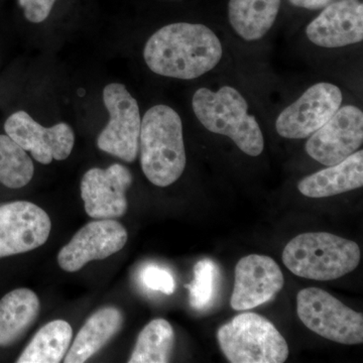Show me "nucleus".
<instances>
[{
    "label": "nucleus",
    "instance_id": "nucleus-12",
    "mask_svg": "<svg viewBox=\"0 0 363 363\" xmlns=\"http://www.w3.org/2000/svg\"><path fill=\"white\" fill-rule=\"evenodd\" d=\"M128 238L126 229L113 219L90 222L60 250L59 266L68 272L80 271L88 262L107 259L123 250Z\"/></svg>",
    "mask_w": 363,
    "mask_h": 363
},
{
    "label": "nucleus",
    "instance_id": "nucleus-19",
    "mask_svg": "<svg viewBox=\"0 0 363 363\" xmlns=\"http://www.w3.org/2000/svg\"><path fill=\"white\" fill-rule=\"evenodd\" d=\"M40 300L28 289H16L0 300V346L18 340L35 321Z\"/></svg>",
    "mask_w": 363,
    "mask_h": 363
},
{
    "label": "nucleus",
    "instance_id": "nucleus-22",
    "mask_svg": "<svg viewBox=\"0 0 363 363\" xmlns=\"http://www.w3.org/2000/svg\"><path fill=\"white\" fill-rule=\"evenodd\" d=\"M35 173L32 159L9 135H0V183L11 189L25 187Z\"/></svg>",
    "mask_w": 363,
    "mask_h": 363
},
{
    "label": "nucleus",
    "instance_id": "nucleus-3",
    "mask_svg": "<svg viewBox=\"0 0 363 363\" xmlns=\"http://www.w3.org/2000/svg\"><path fill=\"white\" fill-rule=\"evenodd\" d=\"M193 111L206 130L233 140L238 149L257 157L264 147V135L240 91L223 86L217 91L200 88L192 99Z\"/></svg>",
    "mask_w": 363,
    "mask_h": 363
},
{
    "label": "nucleus",
    "instance_id": "nucleus-26",
    "mask_svg": "<svg viewBox=\"0 0 363 363\" xmlns=\"http://www.w3.org/2000/svg\"><path fill=\"white\" fill-rule=\"evenodd\" d=\"M293 6L307 9H319L328 6L332 0H290Z\"/></svg>",
    "mask_w": 363,
    "mask_h": 363
},
{
    "label": "nucleus",
    "instance_id": "nucleus-6",
    "mask_svg": "<svg viewBox=\"0 0 363 363\" xmlns=\"http://www.w3.org/2000/svg\"><path fill=\"white\" fill-rule=\"evenodd\" d=\"M297 313L308 329L340 344L363 342V315L353 311L319 288H306L297 296Z\"/></svg>",
    "mask_w": 363,
    "mask_h": 363
},
{
    "label": "nucleus",
    "instance_id": "nucleus-2",
    "mask_svg": "<svg viewBox=\"0 0 363 363\" xmlns=\"http://www.w3.org/2000/svg\"><path fill=\"white\" fill-rule=\"evenodd\" d=\"M140 164L147 180L168 187L180 179L186 168L183 124L168 105H156L145 112L140 126Z\"/></svg>",
    "mask_w": 363,
    "mask_h": 363
},
{
    "label": "nucleus",
    "instance_id": "nucleus-5",
    "mask_svg": "<svg viewBox=\"0 0 363 363\" xmlns=\"http://www.w3.org/2000/svg\"><path fill=\"white\" fill-rule=\"evenodd\" d=\"M223 354L231 363H283L289 346L278 329L257 313H242L217 332Z\"/></svg>",
    "mask_w": 363,
    "mask_h": 363
},
{
    "label": "nucleus",
    "instance_id": "nucleus-8",
    "mask_svg": "<svg viewBox=\"0 0 363 363\" xmlns=\"http://www.w3.org/2000/svg\"><path fill=\"white\" fill-rule=\"evenodd\" d=\"M342 100V92L337 86L317 83L281 112L276 130L289 140L309 138L336 113Z\"/></svg>",
    "mask_w": 363,
    "mask_h": 363
},
{
    "label": "nucleus",
    "instance_id": "nucleus-20",
    "mask_svg": "<svg viewBox=\"0 0 363 363\" xmlns=\"http://www.w3.org/2000/svg\"><path fill=\"white\" fill-rule=\"evenodd\" d=\"M71 325L64 320H55L37 332L18 357V363H58L70 346Z\"/></svg>",
    "mask_w": 363,
    "mask_h": 363
},
{
    "label": "nucleus",
    "instance_id": "nucleus-10",
    "mask_svg": "<svg viewBox=\"0 0 363 363\" xmlns=\"http://www.w3.org/2000/svg\"><path fill=\"white\" fill-rule=\"evenodd\" d=\"M49 215L38 205L16 201L0 206V259L30 252L47 242Z\"/></svg>",
    "mask_w": 363,
    "mask_h": 363
},
{
    "label": "nucleus",
    "instance_id": "nucleus-18",
    "mask_svg": "<svg viewBox=\"0 0 363 363\" xmlns=\"http://www.w3.org/2000/svg\"><path fill=\"white\" fill-rule=\"evenodd\" d=\"M279 7L281 0H229V21L240 38L253 42L271 30Z\"/></svg>",
    "mask_w": 363,
    "mask_h": 363
},
{
    "label": "nucleus",
    "instance_id": "nucleus-9",
    "mask_svg": "<svg viewBox=\"0 0 363 363\" xmlns=\"http://www.w3.org/2000/svg\"><path fill=\"white\" fill-rule=\"evenodd\" d=\"M363 143V113L353 105L340 107L322 128L310 135L306 152L325 166H334L359 150Z\"/></svg>",
    "mask_w": 363,
    "mask_h": 363
},
{
    "label": "nucleus",
    "instance_id": "nucleus-16",
    "mask_svg": "<svg viewBox=\"0 0 363 363\" xmlns=\"http://www.w3.org/2000/svg\"><path fill=\"white\" fill-rule=\"evenodd\" d=\"M363 186V150L334 166L305 177L298 189L309 198H326L350 192Z\"/></svg>",
    "mask_w": 363,
    "mask_h": 363
},
{
    "label": "nucleus",
    "instance_id": "nucleus-13",
    "mask_svg": "<svg viewBox=\"0 0 363 363\" xmlns=\"http://www.w3.org/2000/svg\"><path fill=\"white\" fill-rule=\"evenodd\" d=\"M133 184L130 169L121 164L107 169L93 168L81 181L86 213L94 219H114L128 210L126 192Z\"/></svg>",
    "mask_w": 363,
    "mask_h": 363
},
{
    "label": "nucleus",
    "instance_id": "nucleus-23",
    "mask_svg": "<svg viewBox=\"0 0 363 363\" xmlns=\"http://www.w3.org/2000/svg\"><path fill=\"white\" fill-rule=\"evenodd\" d=\"M219 269L213 260L202 259L194 267V279L189 290L190 304L196 310H205L213 304L219 281Z\"/></svg>",
    "mask_w": 363,
    "mask_h": 363
},
{
    "label": "nucleus",
    "instance_id": "nucleus-17",
    "mask_svg": "<svg viewBox=\"0 0 363 363\" xmlns=\"http://www.w3.org/2000/svg\"><path fill=\"white\" fill-rule=\"evenodd\" d=\"M123 323V314L116 308L107 307L95 312L78 332L64 362H87L121 330Z\"/></svg>",
    "mask_w": 363,
    "mask_h": 363
},
{
    "label": "nucleus",
    "instance_id": "nucleus-15",
    "mask_svg": "<svg viewBox=\"0 0 363 363\" xmlns=\"http://www.w3.org/2000/svg\"><path fill=\"white\" fill-rule=\"evenodd\" d=\"M308 39L318 47L335 49L363 40V4L359 0H338L309 23Z\"/></svg>",
    "mask_w": 363,
    "mask_h": 363
},
{
    "label": "nucleus",
    "instance_id": "nucleus-11",
    "mask_svg": "<svg viewBox=\"0 0 363 363\" xmlns=\"http://www.w3.org/2000/svg\"><path fill=\"white\" fill-rule=\"evenodd\" d=\"M4 130L21 149L30 152L33 159L43 164H51L52 160L64 161L70 156L75 143V135L69 124L61 123L45 128L23 111L6 119Z\"/></svg>",
    "mask_w": 363,
    "mask_h": 363
},
{
    "label": "nucleus",
    "instance_id": "nucleus-4",
    "mask_svg": "<svg viewBox=\"0 0 363 363\" xmlns=\"http://www.w3.org/2000/svg\"><path fill=\"white\" fill-rule=\"evenodd\" d=\"M360 262L357 242L328 233H307L293 238L283 262L300 278L332 281L354 271Z\"/></svg>",
    "mask_w": 363,
    "mask_h": 363
},
{
    "label": "nucleus",
    "instance_id": "nucleus-25",
    "mask_svg": "<svg viewBox=\"0 0 363 363\" xmlns=\"http://www.w3.org/2000/svg\"><path fill=\"white\" fill-rule=\"evenodd\" d=\"M25 18L33 23H43L51 13L56 0H18Z\"/></svg>",
    "mask_w": 363,
    "mask_h": 363
},
{
    "label": "nucleus",
    "instance_id": "nucleus-14",
    "mask_svg": "<svg viewBox=\"0 0 363 363\" xmlns=\"http://www.w3.org/2000/svg\"><path fill=\"white\" fill-rule=\"evenodd\" d=\"M285 285L279 264L267 255H250L235 267L230 304L235 311H247L269 302Z\"/></svg>",
    "mask_w": 363,
    "mask_h": 363
},
{
    "label": "nucleus",
    "instance_id": "nucleus-24",
    "mask_svg": "<svg viewBox=\"0 0 363 363\" xmlns=\"http://www.w3.org/2000/svg\"><path fill=\"white\" fill-rule=\"evenodd\" d=\"M140 281L143 286L155 292H161L164 295H172L175 292L176 283L173 274L157 264L143 267L140 272Z\"/></svg>",
    "mask_w": 363,
    "mask_h": 363
},
{
    "label": "nucleus",
    "instance_id": "nucleus-21",
    "mask_svg": "<svg viewBox=\"0 0 363 363\" xmlns=\"http://www.w3.org/2000/svg\"><path fill=\"white\" fill-rule=\"evenodd\" d=\"M175 342L173 327L164 319L150 322L138 335L130 363L169 362Z\"/></svg>",
    "mask_w": 363,
    "mask_h": 363
},
{
    "label": "nucleus",
    "instance_id": "nucleus-1",
    "mask_svg": "<svg viewBox=\"0 0 363 363\" xmlns=\"http://www.w3.org/2000/svg\"><path fill=\"white\" fill-rule=\"evenodd\" d=\"M223 50L208 26L177 23L162 26L145 44L143 58L150 70L164 77L192 80L218 65Z\"/></svg>",
    "mask_w": 363,
    "mask_h": 363
},
{
    "label": "nucleus",
    "instance_id": "nucleus-7",
    "mask_svg": "<svg viewBox=\"0 0 363 363\" xmlns=\"http://www.w3.org/2000/svg\"><path fill=\"white\" fill-rule=\"evenodd\" d=\"M108 123L97 138L98 149L126 162H135L140 150V107L125 86L111 83L104 90Z\"/></svg>",
    "mask_w": 363,
    "mask_h": 363
}]
</instances>
